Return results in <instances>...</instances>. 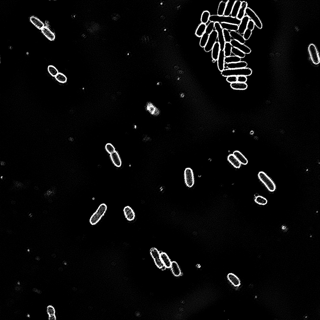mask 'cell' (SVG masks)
<instances>
[{
  "instance_id": "obj_1",
  "label": "cell",
  "mask_w": 320,
  "mask_h": 320,
  "mask_svg": "<svg viewBox=\"0 0 320 320\" xmlns=\"http://www.w3.org/2000/svg\"><path fill=\"white\" fill-rule=\"evenodd\" d=\"M252 73V70L250 68L229 69H225L221 72V75L225 77H227L230 76H244L246 77L251 76Z\"/></svg>"
},
{
  "instance_id": "obj_2",
  "label": "cell",
  "mask_w": 320,
  "mask_h": 320,
  "mask_svg": "<svg viewBox=\"0 0 320 320\" xmlns=\"http://www.w3.org/2000/svg\"><path fill=\"white\" fill-rule=\"evenodd\" d=\"M209 21L214 23L218 22L219 23H226L237 24L239 25L241 21L237 19L236 18H233L231 16H219L217 15H212L209 17Z\"/></svg>"
},
{
  "instance_id": "obj_3",
  "label": "cell",
  "mask_w": 320,
  "mask_h": 320,
  "mask_svg": "<svg viewBox=\"0 0 320 320\" xmlns=\"http://www.w3.org/2000/svg\"><path fill=\"white\" fill-rule=\"evenodd\" d=\"M107 209V205L103 203L100 205L96 212L90 218L89 222L90 224L92 225H96L104 215Z\"/></svg>"
},
{
  "instance_id": "obj_4",
  "label": "cell",
  "mask_w": 320,
  "mask_h": 320,
  "mask_svg": "<svg viewBox=\"0 0 320 320\" xmlns=\"http://www.w3.org/2000/svg\"><path fill=\"white\" fill-rule=\"evenodd\" d=\"M258 177L260 181L270 191L273 192L276 190V186L275 183L266 173L263 171L260 172Z\"/></svg>"
},
{
  "instance_id": "obj_5",
  "label": "cell",
  "mask_w": 320,
  "mask_h": 320,
  "mask_svg": "<svg viewBox=\"0 0 320 320\" xmlns=\"http://www.w3.org/2000/svg\"><path fill=\"white\" fill-rule=\"evenodd\" d=\"M245 14L254 23L255 25L259 29H261L263 24L255 12L249 7H247L245 11Z\"/></svg>"
},
{
  "instance_id": "obj_6",
  "label": "cell",
  "mask_w": 320,
  "mask_h": 320,
  "mask_svg": "<svg viewBox=\"0 0 320 320\" xmlns=\"http://www.w3.org/2000/svg\"><path fill=\"white\" fill-rule=\"evenodd\" d=\"M185 183L189 188L192 187L195 184V178L192 170L189 168L186 169L184 172Z\"/></svg>"
},
{
  "instance_id": "obj_7",
  "label": "cell",
  "mask_w": 320,
  "mask_h": 320,
  "mask_svg": "<svg viewBox=\"0 0 320 320\" xmlns=\"http://www.w3.org/2000/svg\"><path fill=\"white\" fill-rule=\"evenodd\" d=\"M308 51L311 59L314 64H318L320 62V57L317 49L315 45L310 44L308 47Z\"/></svg>"
},
{
  "instance_id": "obj_8",
  "label": "cell",
  "mask_w": 320,
  "mask_h": 320,
  "mask_svg": "<svg viewBox=\"0 0 320 320\" xmlns=\"http://www.w3.org/2000/svg\"><path fill=\"white\" fill-rule=\"evenodd\" d=\"M217 39V32L215 30H214L210 34L207 44L204 48L205 52H208L212 50Z\"/></svg>"
},
{
  "instance_id": "obj_9",
  "label": "cell",
  "mask_w": 320,
  "mask_h": 320,
  "mask_svg": "<svg viewBox=\"0 0 320 320\" xmlns=\"http://www.w3.org/2000/svg\"><path fill=\"white\" fill-rule=\"evenodd\" d=\"M215 28L218 33V39L220 45V50H224L225 42L224 38L223 30L220 24L218 22L215 23Z\"/></svg>"
},
{
  "instance_id": "obj_10",
  "label": "cell",
  "mask_w": 320,
  "mask_h": 320,
  "mask_svg": "<svg viewBox=\"0 0 320 320\" xmlns=\"http://www.w3.org/2000/svg\"><path fill=\"white\" fill-rule=\"evenodd\" d=\"M150 253L155 264L158 268H162L165 267L161 260L160 253L157 248H152L150 251Z\"/></svg>"
},
{
  "instance_id": "obj_11",
  "label": "cell",
  "mask_w": 320,
  "mask_h": 320,
  "mask_svg": "<svg viewBox=\"0 0 320 320\" xmlns=\"http://www.w3.org/2000/svg\"><path fill=\"white\" fill-rule=\"evenodd\" d=\"M230 43L233 47L238 49L245 54H249L251 52V49L247 46L235 40H232Z\"/></svg>"
},
{
  "instance_id": "obj_12",
  "label": "cell",
  "mask_w": 320,
  "mask_h": 320,
  "mask_svg": "<svg viewBox=\"0 0 320 320\" xmlns=\"http://www.w3.org/2000/svg\"><path fill=\"white\" fill-rule=\"evenodd\" d=\"M247 66V63L244 61H241L239 62L230 63H225V69L243 68H246Z\"/></svg>"
},
{
  "instance_id": "obj_13",
  "label": "cell",
  "mask_w": 320,
  "mask_h": 320,
  "mask_svg": "<svg viewBox=\"0 0 320 320\" xmlns=\"http://www.w3.org/2000/svg\"><path fill=\"white\" fill-rule=\"evenodd\" d=\"M124 216L128 221H133L135 217V214L134 210L130 206L125 207L123 209Z\"/></svg>"
},
{
  "instance_id": "obj_14",
  "label": "cell",
  "mask_w": 320,
  "mask_h": 320,
  "mask_svg": "<svg viewBox=\"0 0 320 320\" xmlns=\"http://www.w3.org/2000/svg\"><path fill=\"white\" fill-rule=\"evenodd\" d=\"M250 20L249 18L247 16H245L241 20L238 30V33L241 34H243L247 28L248 22Z\"/></svg>"
},
{
  "instance_id": "obj_15",
  "label": "cell",
  "mask_w": 320,
  "mask_h": 320,
  "mask_svg": "<svg viewBox=\"0 0 320 320\" xmlns=\"http://www.w3.org/2000/svg\"><path fill=\"white\" fill-rule=\"evenodd\" d=\"M225 57L224 50H220L217 61L218 69L221 72H222L225 69Z\"/></svg>"
},
{
  "instance_id": "obj_16",
  "label": "cell",
  "mask_w": 320,
  "mask_h": 320,
  "mask_svg": "<svg viewBox=\"0 0 320 320\" xmlns=\"http://www.w3.org/2000/svg\"><path fill=\"white\" fill-rule=\"evenodd\" d=\"M241 164L246 165L248 163V161L244 155L240 151L238 150L234 151L233 154Z\"/></svg>"
},
{
  "instance_id": "obj_17",
  "label": "cell",
  "mask_w": 320,
  "mask_h": 320,
  "mask_svg": "<svg viewBox=\"0 0 320 320\" xmlns=\"http://www.w3.org/2000/svg\"><path fill=\"white\" fill-rule=\"evenodd\" d=\"M110 157L115 166L118 167H120L121 166L122 164L121 160L119 155L117 151H115L110 154Z\"/></svg>"
},
{
  "instance_id": "obj_18",
  "label": "cell",
  "mask_w": 320,
  "mask_h": 320,
  "mask_svg": "<svg viewBox=\"0 0 320 320\" xmlns=\"http://www.w3.org/2000/svg\"><path fill=\"white\" fill-rule=\"evenodd\" d=\"M41 31L46 37L49 40L53 41L55 39V35L48 27L45 26Z\"/></svg>"
},
{
  "instance_id": "obj_19",
  "label": "cell",
  "mask_w": 320,
  "mask_h": 320,
  "mask_svg": "<svg viewBox=\"0 0 320 320\" xmlns=\"http://www.w3.org/2000/svg\"><path fill=\"white\" fill-rule=\"evenodd\" d=\"M248 5L247 2L245 1L242 2L238 13L236 17L238 19L241 21L245 16V11L247 8L248 7Z\"/></svg>"
},
{
  "instance_id": "obj_20",
  "label": "cell",
  "mask_w": 320,
  "mask_h": 320,
  "mask_svg": "<svg viewBox=\"0 0 320 320\" xmlns=\"http://www.w3.org/2000/svg\"><path fill=\"white\" fill-rule=\"evenodd\" d=\"M227 277L228 280L234 286L239 287L241 285L240 279L234 274L230 273L228 274Z\"/></svg>"
},
{
  "instance_id": "obj_21",
  "label": "cell",
  "mask_w": 320,
  "mask_h": 320,
  "mask_svg": "<svg viewBox=\"0 0 320 320\" xmlns=\"http://www.w3.org/2000/svg\"><path fill=\"white\" fill-rule=\"evenodd\" d=\"M220 45L218 42H216L212 50V58L213 60H217L220 51Z\"/></svg>"
},
{
  "instance_id": "obj_22",
  "label": "cell",
  "mask_w": 320,
  "mask_h": 320,
  "mask_svg": "<svg viewBox=\"0 0 320 320\" xmlns=\"http://www.w3.org/2000/svg\"><path fill=\"white\" fill-rule=\"evenodd\" d=\"M30 20L31 23L39 30H41L45 26L44 24L36 17L31 16Z\"/></svg>"
},
{
  "instance_id": "obj_23",
  "label": "cell",
  "mask_w": 320,
  "mask_h": 320,
  "mask_svg": "<svg viewBox=\"0 0 320 320\" xmlns=\"http://www.w3.org/2000/svg\"><path fill=\"white\" fill-rule=\"evenodd\" d=\"M227 159L232 165L235 168H240L241 166V164L237 160L233 154H231L228 155Z\"/></svg>"
},
{
  "instance_id": "obj_24",
  "label": "cell",
  "mask_w": 320,
  "mask_h": 320,
  "mask_svg": "<svg viewBox=\"0 0 320 320\" xmlns=\"http://www.w3.org/2000/svg\"><path fill=\"white\" fill-rule=\"evenodd\" d=\"M230 33L231 37L233 38V40L241 44H245L246 40L244 38L243 36L236 31H230Z\"/></svg>"
},
{
  "instance_id": "obj_25",
  "label": "cell",
  "mask_w": 320,
  "mask_h": 320,
  "mask_svg": "<svg viewBox=\"0 0 320 320\" xmlns=\"http://www.w3.org/2000/svg\"><path fill=\"white\" fill-rule=\"evenodd\" d=\"M160 254L161 259L164 266L167 268H170L172 262L168 255L164 252H162Z\"/></svg>"
},
{
  "instance_id": "obj_26",
  "label": "cell",
  "mask_w": 320,
  "mask_h": 320,
  "mask_svg": "<svg viewBox=\"0 0 320 320\" xmlns=\"http://www.w3.org/2000/svg\"><path fill=\"white\" fill-rule=\"evenodd\" d=\"M220 24L223 30L237 31L238 29L239 25L237 24L226 23H221Z\"/></svg>"
},
{
  "instance_id": "obj_27",
  "label": "cell",
  "mask_w": 320,
  "mask_h": 320,
  "mask_svg": "<svg viewBox=\"0 0 320 320\" xmlns=\"http://www.w3.org/2000/svg\"><path fill=\"white\" fill-rule=\"evenodd\" d=\"M242 2L240 1H235L233 6L231 16L232 17L236 18L238 14Z\"/></svg>"
},
{
  "instance_id": "obj_28",
  "label": "cell",
  "mask_w": 320,
  "mask_h": 320,
  "mask_svg": "<svg viewBox=\"0 0 320 320\" xmlns=\"http://www.w3.org/2000/svg\"><path fill=\"white\" fill-rule=\"evenodd\" d=\"M235 1L228 0L226 5L224 16H229L231 15Z\"/></svg>"
},
{
  "instance_id": "obj_29",
  "label": "cell",
  "mask_w": 320,
  "mask_h": 320,
  "mask_svg": "<svg viewBox=\"0 0 320 320\" xmlns=\"http://www.w3.org/2000/svg\"><path fill=\"white\" fill-rule=\"evenodd\" d=\"M231 86L233 89L237 90H244L248 88V85L246 83L236 82L231 84Z\"/></svg>"
},
{
  "instance_id": "obj_30",
  "label": "cell",
  "mask_w": 320,
  "mask_h": 320,
  "mask_svg": "<svg viewBox=\"0 0 320 320\" xmlns=\"http://www.w3.org/2000/svg\"><path fill=\"white\" fill-rule=\"evenodd\" d=\"M172 272L175 276L178 277L181 275V272L178 263L175 261L171 262L170 267Z\"/></svg>"
},
{
  "instance_id": "obj_31",
  "label": "cell",
  "mask_w": 320,
  "mask_h": 320,
  "mask_svg": "<svg viewBox=\"0 0 320 320\" xmlns=\"http://www.w3.org/2000/svg\"><path fill=\"white\" fill-rule=\"evenodd\" d=\"M206 24L201 23L198 26L196 31L195 34L198 37H201L205 33L206 28Z\"/></svg>"
},
{
  "instance_id": "obj_32",
  "label": "cell",
  "mask_w": 320,
  "mask_h": 320,
  "mask_svg": "<svg viewBox=\"0 0 320 320\" xmlns=\"http://www.w3.org/2000/svg\"><path fill=\"white\" fill-rule=\"evenodd\" d=\"M227 2V1H222L219 3L217 10V15L219 16H224Z\"/></svg>"
},
{
  "instance_id": "obj_33",
  "label": "cell",
  "mask_w": 320,
  "mask_h": 320,
  "mask_svg": "<svg viewBox=\"0 0 320 320\" xmlns=\"http://www.w3.org/2000/svg\"><path fill=\"white\" fill-rule=\"evenodd\" d=\"M254 200L256 203L261 205H265L268 203V201L266 198L260 196H256Z\"/></svg>"
},
{
  "instance_id": "obj_34",
  "label": "cell",
  "mask_w": 320,
  "mask_h": 320,
  "mask_svg": "<svg viewBox=\"0 0 320 320\" xmlns=\"http://www.w3.org/2000/svg\"><path fill=\"white\" fill-rule=\"evenodd\" d=\"M233 47L230 43H225V45L224 51L225 57L231 56L232 49Z\"/></svg>"
},
{
  "instance_id": "obj_35",
  "label": "cell",
  "mask_w": 320,
  "mask_h": 320,
  "mask_svg": "<svg viewBox=\"0 0 320 320\" xmlns=\"http://www.w3.org/2000/svg\"><path fill=\"white\" fill-rule=\"evenodd\" d=\"M241 59L235 56H230L225 57V63H230L239 62L241 61Z\"/></svg>"
},
{
  "instance_id": "obj_36",
  "label": "cell",
  "mask_w": 320,
  "mask_h": 320,
  "mask_svg": "<svg viewBox=\"0 0 320 320\" xmlns=\"http://www.w3.org/2000/svg\"><path fill=\"white\" fill-rule=\"evenodd\" d=\"M210 16H211V15L208 11H204L201 16V21L202 23L206 24L209 21Z\"/></svg>"
},
{
  "instance_id": "obj_37",
  "label": "cell",
  "mask_w": 320,
  "mask_h": 320,
  "mask_svg": "<svg viewBox=\"0 0 320 320\" xmlns=\"http://www.w3.org/2000/svg\"><path fill=\"white\" fill-rule=\"evenodd\" d=\"M209 35L208 34L205 32L202 37H201L199 42V45L201 47L204 48L205 47Z\"/></svg>"
},
{
  "instance_id": "obj_38",
  "label": "cell",
  "mask_w": 320,
  "mask_h": 320,
  "mask_svg": "<svg viewBox=\"0 0 320 320\" xmlns=\"http://www.w3.org/2000/svg\"><path fill=\"white\" fill-rule=\"evenodd\" d=\"M55 78L59 83L62 84L66 83L67 80L66 76L63 73L60 72H59L55 77Z\"/></svg>"
},
{
  "instance_id": "obj_39",
  "label": "cell",
  "mask_w": 320,
  "mask_h": 320,
  "mask_svg": "<svg viewBox=\"0 0 320 320\" xmlns=\"http://www.w3.org/2000/svg\"><path fill=\"white\" fill-rule=\"evenodd\" d=\"M232 53L235 56L240 58H244L245 57V54L236 48L233 47L232 49Z\"/></svg>"
},
{
  "instance_id": "obj_40",
  "label": "cell",
  "mask_w": 320,
  "mask_h": 320,
  "mask_svg": "<svg viewBox=\"0 0 320 320\" xmlns=\"http://www.w3.org/2000/svg\"><path fill=\"white\" fill-rule=\"evenodd\" d=\"M48 70L50 74L53 77H55L59 73L56 68L52 65L48 66Z\"/></svg>"
},
{
  "instance_id": "obj_41",
  "label": "cell",
  "mask_w": 320,
  "mask_h": 320,
  "mask_svg": "<svg viewBox=\"0 0 320 320\" xmlns=\"http://www.w3.org/2000/svg\"><path fill=\"white\" fill-rule=\"evenodd\" d=\"M224 40L225 43H230L232 40L230 32L225 30H223Z\"/></svg>"
},
{
  "instance_id": "obj_42",
  "label": "cell",
  "mask_w": 320,
  "mask_h": 320,
  "mask_svg": "<svg viewBox=\"0 0 320 320\" xmlns=\"http://www.w3.org/2000/svg\"><path fill=\"white\" fill-rule=\"evenodd\" d=\"M214 28H215V23L213 22H210L207 26L205 32L210 35L214 31Z\"/></svg>"
},
{
  "instance_id": "obj_43",
  "label": "cell",
  "mask_w": 320,
  "mask_h": 320,
  "mask_svg": "<svg viewBox=\"0 0 320 320\" xmlns=\"http://www.w3.org/2000/svg\"><path fill=\"white\" fill-rule=\"evenodd\" d=\"M105 148L107 151L110 154L113 153L115 151L114 146L110 143L107 144L105 145Z\"/></svg>"
},
{
  "instance_id": "obj_44",
  "label": "cell",
  "mask_w": 320,
  "mask_h": 320,
  "mask_svg": "<svg viewBox=\"0 0 320 320\" xmlns=\"http://www.w3.org/2000/svg\"><path fill=\"white\" fill-rule=\"evenodd\" d=\"M252 31L250 30L247 28L243 34V37L245 40H247L249 39L252 34Z\"/></svg>"
},
{
  "instance_id": "obj_45",
  "label": "cell",
  "mask_w": 320,
  "mask_h": 320,
  "mask_svg": "<svg viewBox=\"0 0 320 320\" xmlns=\"http://www.w3.org/2000/svg\"><path fill=\"white\" fill-rule=\"evenodd\" d=\"M47 312L49 316L55 315V309L52 305H49L48 306L47 309Z\"/></svg>"
},
{
  "instance_id": "obj_46",
  "label": "cell",
  "mask_w": 320,
  "mask_h": 320,
  "mask_svg": "<svg viewBox=\"0 0 320 320\" xmlns=\"http://www.w3.org/2000/svg\"><path fill=\"white\" fill-rule=\"evenodd\" d=\"M227 81L231 84L237 82V77L234 76H230L227 77Z\"/></svg>"
},
{
  "instance_id": "obj_47",
  "label": "cell",
  "mask_w": 320,
  "mask_h": 320,
  "mask_svg": "<svg viewBox=\"0 0 320 320\" xmlns=\"http://www.w3.org/2000/svg\"><path fill=\"white\" fill-rule=\"evenodd\" d=\"M237 82L240 83H245L247 80V77L244 76H237Z\"/></svg>"
},
{
  "instance_id": "obj_48",
  "label": "cell",
  "mask_w": 320,
  "mask_h": 320,
  "mask_svg": "<svg viewBox=\"0 0 320 320\" xmlns=\"http://www.w3.org/2000/svg\"><path fill=\"white\" fill-rule=\"evenodd\" d=\"M255 26L254 22L252 20H250L247 28L248 29L252 31L254 28Z\"/></svg>"
},
{
  "instance_id": "obj_49",
  "label": "cell",
  "mask_w": 320,
  "mask_h": 320,
  "mask_svg": "<svg viewBox=\"0 0 320 320\" xmlns=\"http://www.w3.org/2000/svg\"><path fill=\"white\" fill-rule=\"evenodd\" d=\"M49 319L50 320H56L57 319V317L55 315L49 316Z\"/></svg>"
},
{
  "instance_id": "obj_50",
  "label": "cell",
  "mask_w": 320,
  "mask_h": 320,
  "mask_svg": "<svg viewBox=\"0 0 320 320\" xmlns=\"http://www.w3.org/2000/svg\"><path fill=\"white\" fill-rule=\"evenodd\" d=\"M33 291L39 294H40L41 293V292L40 290H38L36 288H34L33 289Z\"/></svg>"
},
{
  "instance_id": "obj_51",
  "label": "cell",
  "mask_w": 320,
  "mask_h": 320,
  "mask_svg": "<svg viewBox=\"0 0 320 320\" xmlns=\"http://www.w3.org/2000/svg\"><path fill=\"white\" fill-rule=\"evenodd\" d=\"M35 259L37 260H40V258L39 257H37L35 258Z\"/></svg>"
},
{
  "instance_id": "obj_52",
  "label": "cell",
  "mask_w": 320,
  "mask_h": 320,
  "mask_svg": "<svg viewBox=\"0 0 320 320\" xmlns=\"http://www.w3.org/2000/svg\"><path fill=\"white\" fill-rule=\"evenodd\" d=\"M52 257H53V258H55V257H56V254H53L52 255Z\"/></svg>"
},
{
  "instance_id": "obj_53",
  "label": "cell",
  "mask_w": 320,
  "mask_h": 320,
  "mask_svg": "<svg viewBox=\"0 0 320 320\" xmlns=\"http://www.w3.org/2000/svg\"><path fill=\"white\" fill-rule=\"evenodd\" d=\"M11 203L13 204H14L15 203V202L14 201H12L11 202Z\"/></svg>"
},
{
  "instance_id": "obj_54",
  "label": "cell",
  "mask_w": 320,
  "mask_h": 320,
  "mask_svg": "<svg viewBox=\"0 0 320 320\" xmlns=\"http://www.w3.org/2000/svg\"><path fill=\"white\" fill-rule=\"evenodd\" d=\"M1 164H2V165H4L5 164V162H2L1 163Z\"/></svg>"
}]
</instances>
